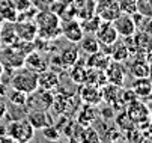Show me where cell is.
Masks as SVG:
<instances>
[{"label": "cell", "instance_id": "cell-13", "mask_svg": "<svg viewBox=\"0 0 152 143\" xmlns=\"http://www.w3.org/2000/svg\"><path fill=\"white\" fill-rule=\"evenodd\" d=\"M14 29H15V35L18 39L33 41L35 36L38 35V27L35 21H18Z\"/></svg>", "mask_w": 152, "mask_h": 143}, {"label": "cell", "instance_id": "cell-32", "mask_svg": "<svg viewBox=\"0 0 152 143\" xmlns=\"http://www.w3.org/2000/svg\"><path fill=\"white\" fill-rule=\"evenodd\" d=\"M6 112H8V109H6L5 103H3V101H0V119H3V117H5Z\"/></svg>", "mask_w": 152, "mask_h": 143}, {"label": "cell", "instance_id": "cell-5", "mask_svg": "<svg viewBox=\"0 0 152 143\" xmlns=\"http://www.w3.org/2000/svg\"><path fill=\"white\" fill-rule=\"evenodd\" d=\"M95 14L102 21H115L122 12L118 0H98L95 6Z\"/></svg>", "mask_w": 152, "mask_h": 143}, {"label": "cell", "instance_id": "cell-15", "mask_svg": "<svg viewBox=\"0 0 152 143\" xmlns=\"http://www.w3.org/2000/svg\"><path fill=\"white\" fill-rule=\"evenodd\" d=\"M24 66H27V68H30V69H33V71H36L39 74L42 71L48 69V62L36 50H33L32 53H29L24 57Z\"/></svg>", "mask_w": 152, "mask_h": 143}, {"label": "cell", "instance_id": "cell-22", "mask_svg": "<svg viewBox=\"0 0 152 143\" xmlns=\"http://www.w3.org/2000/svg\"><path fill=\"white\" fill-rule=\"evenodd\" d=\"M80 48L84 54H92L99 51V42L95 36H83L80 39Z\"/></svg>", "mask_w": 152, "mask_h": 143}, {"label": "cell", "instance_id": "cell-27", "mask_svg": "<svg viewBox=\"0 0 152 143\" xmlns=\"http://www.w3.org/2000/svg\"><path fill=\"white\" fill-rule=\"evenodd\" d=\"M101 21H102V20H101L98 15H95V17H91L89 20H86V21L81 24V27H83V32H84V33H86V32H89L91 35H94V33L96 32V29L99 27Z\"/></svg>", "mask_w": 152, "mask_h": 143}, {"label": "cell", "instance_id": "cell-30", "mask_svg": "<svg viewBox=\"0 0 152 143\" xmlns=\"http://www.w3.org/2000/svg\"><path fill=\"white\" fill-rule=\"evenodd\" d=\"M137 12L145 17H152V0H136Z\"/></svg>", "mask_w": 152, "mask_h": 143}, {"label": "cell", "instance_id": "cell-10", "mask_svg": "<svg viewBox=\"0 0 152 143\" xmlns=\"http://www.w3.org/2000/svg\"><path fill=\"white\" fill-rule=\"evenodd\" d=\"M133 42H134V48H136L137 54L148 56L152 51V35H149V33H145L140 30L136 32L133 35Z\"/></svg>", "mask_w": 152, "mask_h": 143}, {"label": "cell", "instance_id": "cell-17", "mask_svg": "<svg viewBox=\"0 0 152 143\" xmlns=\"http://www.w3.org/2000/svg\"><path fill=\"white\" fill-rule=\"evenodd\" d=\"M131 56V51H129V47L125 41H116V42L112 44L110 47V57L115 62H125V60Z\"/></svg>", "mask_w": 152, "mask_h": 143}, {"label": "cell", "instance_id": "cell-9", "mask_svg": "<svg viewBox=\"0 0 152 143\" xmlns=\"http://www.w3.org/2000/svg\"><path fill=\"white\" fill-rule=\"evenodd\" d=\"M80 96L86 104L89 106H98L102 101V89L96 85L86 83V86L80 90Z\"/></svg>", "mask_w": 152, "mask_h": 143}, {"label": "cell", "instance_id": "cell-18", "mask_svg": "<svg viewBox=\"0 0 152 143\" xmlns=\"http://www.w3.org/2000/svg\"><path fill=\"white\" fill-rule=\"evenodd\" d=\"M133 90L137 95L139 99H146L152 96V80L149 77L145 78H136L134 85H133Z\"/></svg>", "mask_w": 152, "mask_h": 143}, {"label": "cell", "instance_id": "cell-7", "mask_svg": "<svg viewBox=\"0 0 152 143\" xmlns=\"http://www.w3.org/2000/svg\"><path fill=\"white\" fill-rule=\"evenodd\" d=\"M94 35L98 39V42L102 45H112L113 42H116L119 39V35L112 21H101L99 27L96 29V32Z\"/></svg>", "mask_w": 152, "mask_h": 143}, {"label": "cell", "instance_id": "cell-35", "mask_svg": "<svg viewBox=\"0 0 152 143\" xmlns=\"http://www.w3.org/2000/svg\"><path fill=\"white\" fill-rule=\"evenodd\" d=\"M0 30H2V23H0Z\"/></svg>", "mask_w": 152, "mask_h": 143}, {"label": "cell", "instance_id": "cell-4", "mask_svg": "<svg viewBox=\"0 0 152 143\" xmlns=\"http://www.w3.org/2000/svg\"><path fill=\"white\" fill-rule=\"evenodd\" d=\"M126 107H128L126 113H128L129 117H131V120L134 122L136 127L146 128L151 124V112L143 103H140L139 99L133 101V103L128 104Z\"/></svg>", "mask_w": 152, "mask_h": 143}, {"label": "cell", "instance_id": "cell-3", "mask_svg": "<svg viewBox=\"0 0 152 143\" xmlns=\"http://www.w3.org/2000/svg\"><path fill=\"white\" fill-rule=\"evenodd\" d=\"M6 134L11 137L12 142H30L35 137V128L30 125L27 119H17L11 120L6 127Z\"/></svg>", "mask_w": 152, "mask_h": 143}, {"label": "cell", "instance_id": "cell-6", "mask_svg": "<svg viewBox=\"0 0 152 143\" xmlns=\"http://www.w3.org/2000/svg\"><path fill=\"white\" fill-rule=\"evenodd\" d=\"M104 74H105V78H107V83L119 86V88L124 86L126 71H125L122 62H115V60H112V62L108 63V66L104 69Z\"/></svg>", "mask_w": 152, "mask_h": 143}, {"label": "cell", "instance_id": "cell-2", "mask_svg": "<svg viewBox=\"0 0 152 143\" xmlns=\"http://www.w3.org/2000/svg\"><path fill=\"white\" fill-rule=\"evenodd\" d=\"M38 27V35L45 39H53L62 33V26L59 18L53 12H39L35 18Z\"/></svg>", "mask_w": 152, "mask_h": 143}, {"label": "cell", "instance_id": "cell-29", "mask_svg": "<svg viewBox=\"0 0 152 143\" xmlns=\"http://www.w3.org/2000/svg\"><path fill=\"white\" fill-rule=\"evenodd\" d=\"M119 8L122 14H128V15H133L134 12H137V5H136V0H118Z\"/></svg>", "mask_w": 152, "mask_h": 143}, {"label": "cell", "instance_id": "cell-20", "mask_svg": "<svg viewBox=\"0 0 152 143\" xmlns=\"http://www.w3.org/2000/svg\"><path fill=\"white\" fill-rule=\"evenodd\" d=\"M59 59L63 65V68H71L77 60H78V50L77 47H68L63 48L59 54Z\"/></svg>", "mask_w": 152, "mask_h": 143}, {"label": "cell", "instance_id": "cell-34", "mask_svg": "<svg viewBox=\"0 0 152 143\" xmlns=\"http://www.w3.org/2000/svg\"><path fill=\"white\" fill-rule=\"evenodd\" d=\"M149 78L152 80V65H151V74H149Z\"/></svg>", "mask_w": 152, "mask_h": 143}, {"label": "cell", "instance_id": "cell-25", "mask_svg": "<svg viewBox=\"0 0 152 143\" xmlns=\"http://www.w3.org/2000/svg\"><path fill=\"white\" fill-rule=\"evenodd\" d=\"M116 124L118 127L122 130V131H129V130H133L136 125H134V122L131 120V117L128 116L126 112H122L118 117H116Z\"/></svg>", "mask_w": 152, "mask_h": 143}, {"label": "cell", "instance_id": "cell-21", "mask_svg": "<svg viewBox=\"0 0 152 143\" xmlns=\"http://www.w3.org/2000/svg\"><path fill=\"white\" fill-rule=\"evenodd\" d=\"M95 119H96V110H95L94 106H89V104H86L80 110V113L77 116V122H78L80 125H83V127L91 125Z\"/></svg>", "mask_w": 152, "mask_h": 143}, {"label": "cell", "instance_id": "cell-23", "mask_svg": "<svg viewBox=\"0 0 152 143\" xmlns=\"http://www.w3.org/2000/svg\"><path fill=\"white\" fill-rule=\"evenodd\" d=\"M71 78L75 81V83H86V77H88V71L89 66L88 65H81L78 60L71 66Z\"/></svg>", "mask_w": 152, "mask_h": 143}, {"label": "cell", "instance_id": "cell-11", "mask_svg": "<svg viewBox=\"0 0 152 143\" xmlns=\"http://www.w3.org/2000/svg\"><path fill=\"white\" fill-rule=\"evenodd\" d=\"M59 86V75L56 71L45 69L38 74V89L41 90H53Z\"/></svg>", "mask_w": 152, "mask_h": 143}, {"label": "cell", "instance_id": "cell-28", "mask_svg": "<svg viewBox=\"0 0 152 143\" xmlns=\"http://www.w3.org/2000/svg\"><path fill=\"white\" fill-rule=\"evenodd\" d=\"M101 136L98 134V131L92 127H84L83 133H81V142H99Z\"/></svg>", "mask_w": 152, "mask_h": 143}, {"label": "cell", "instance_id": "cell-24", "mask_svg": "<svg viewBox=\"0 0 152 143\" xmlns=\"http://www.w3.org/2000/svg\"><path fill=\"white\" fill-rule=\"evenodd\" d=\"M8 98H9V101H11L14 106H17V107H26V106H27V98H29V95L24 93V92H21V90L14 89V90L8 95Z\"/></svg>", "mask_w": 152, "mask_h": 143}, {"label": "cell", "instance_id": "cell-16", "mask_svg": "<svg viewBox=\"0 0 152 143\" xmlns=\"http://www.w3.org/2000/svg\"><path fill=\"white\" fill-rule=\"evenodd\" d=\"M112 62V57L105 54L104 51H96V53H92L88 56V60H86V65L89 68H94V69H99V71H104L108 63Z\"/></svg>", "mask_w": 152, "mask_h": 143}, {"label": "cell", "instance_id": "cell-12", "mask_svg": "<svg viewBox=\"0 0 152 143\" xmlns=\"http://www.w3.org/2000/svg\"><path fill=\"white\" fill-rule=\"evenodd\" d=\"M26 119L30 122V125H32L35 130H42L44 127L53 124L51 116H50L45 110H42V109H35V110H32V112L27 115Z\"/></svg>", "mask_w": 152, "mask_h": 143}, {"label": "cell", "instance_id": "cell-8", "mask_svg": "<svg viewBox=\"0 0 152 143\" xmlns=\"http://www.w3.org/2000/svg\"><path fill=\"white\" fill-rule=\"evenodd\" d=\"M118 35L121 38H128V36H133L137 32V26L133 20V15H128V14H121L115 21H112Z\"/></svg>", "mask_w": 152, "mask_h": 143}, {"label": "cell", "instance_id": "cell-14", "mask_svg": "<svg viewBox=\"0 0 152 143\" xmlns=\"http://www.w3.org/2000/svg\"><path fill=\"white\" fill-rule=\"evenodd\" d=\"M62 35L66 38L69 42L72 44H77L80 42V39L84 36V32H83V27L80 23L77 21H68L62 26Z\"/></svg>", "mask_w": 152, "mask_h": 143}, {"label": "cell", "instance_id": "cell-1", "mask_svg": "<svg viewBox=\"0 0 152 143\" xmlns=\"http://www.w3.org/2000/svg\"><path fill=\"white\" fill-rule=\"evenodd\" d=\"M11 86L12 89L21 90L27 95H32L38 90V72L30 68H23L18 72H15L11 78Z\"/></svg>", "mask_w": 152, "mask_h": 143}, {"label": "cell", "instance_id": "cell-33", "mask_svg": "<svg viewBox=\"0 0 152 143\" xmlns=\"http://www.w3.org/2000/svg\"><path fill=\"white\" fill-rule=\"evenodd\" d=\"M3 71H5V65H3V62H0V77L3 75Z\"/></svg>", "mask_w": 152, "mask_h": 143}, {"label": "cell", "instance_id": "cell-26", "mask_svg": "<svg viewBox=\"0 0 152 143\" xmlns=\"http://www.w3.org/2000/svg\"><path fill=\"white\" fill-rule=\"evenodd\" d=\"M41 131H42V136H44L45 140H50V142H57V140H60V131H59V128H57L56 125H53V124L44 127Z\"/></svg>", "mask_w": 152, "mask_h": 143}, {"label": "cell", "instance_id": "cell-19", "mask_svg": "<svg viewBox=\"0 0 152 143\" xmlns=\"http://www.w3.org/2000/svg\"><path fill=\"white\" fill-rule=\"evenodd\" d=\"M129 72L134 78H145L149 77L151 74V65L146 62L145 59H136L134 62L129 65Z\"/></svg>", "mask_w": 152, "mask_h": 143}, {"label": "cell", "instance_id": "cell-31", "mask_svg": "<svg viewBox=\"0 0 152 143\" xmlns=\"http://www.w3.org/2000/svg\"><path fill=\"white\" fill-rule=\"evenodd\" d=\"M136 26H137V30L152 35V17H145V15H142V18L137 21Z\"/></svg>", "mask_w": 152, "mask_h": 143}]
</instances>
